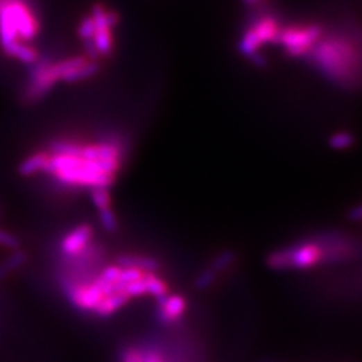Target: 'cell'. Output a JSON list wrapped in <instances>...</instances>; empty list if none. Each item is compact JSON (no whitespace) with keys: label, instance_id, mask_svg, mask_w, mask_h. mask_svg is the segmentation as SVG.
I'll list each match as a JSON object with an SVG mask.
<instances>
[{"label":"cell","instance_id":"cell-1","mask_svg":"<svg viewBox=\"0 0 362 362\" xmlns=\"http://www.w3.org/2000/svg\"><path fill=\"white\" fill-rule=\"evenodd\" d=\"M80 142L55 140L50 144L49 160L43 169L60 184L73 188H109L116 180L100 161L87 159L80 153Z\"/></svg>","mask_w":362,"mask_h":362},{"label":"cell","instance_id":"cell-2","mask_svg":"<svg viewBox=\"0 0 362 362\" xmlns=\"http://www.w3.org/2000/svg\"><path fill=\"white\" fill-rule=\"evenodd\" d=\"M40 31V23L21 0H0V44L6 54L23 63L38 60L35 49L26 42Z\"/></svg>","mask_w":362,"mask_h":362},{"label":"cell","instance_id":"cell-3","mask_svg":"<svg viewBox=\"0 0 362 362\" xmlns=\"http://www.w3.org/2000/svg\"><path fill=\"white\" fill-rule=\"evenodd\" d=\"M307 57L326 78L352 87L360 78V51L349 38L333 35L318 40Z\"/></svg>","mask_w":362,"mask_h":362},{"label":"cell","instance_id":"cell-4","mask_svg":"<svg viewBox=\"0 0 362 362\" xmlns=\"http://www.w3.org/2000/svg\"><path fill=\"white\" fill-rule=\"evenodd\" d=\"M87 60L90 58L77 55L60 60L57 63H40L33 71L27 97L31 101L40 100L57 82L63 80L71 70L77 69Z\"/></svg>","mask_w":362,"mask_h":362},{"label":"cell","instance_id":"cell-5","mask_svg":"<svg viewBox=\"0 0 362 362\" xmlns=\"http://www.w3.org/2000/svg\"><path fill=\"white\" fill-rule=\"evenodd\" d=\"M325 251L320 243H304L290 248L274 251L266 259V263L273 270H306L323 261Z\"/></svg>","mask_w":362,"mask_h":362},{"label":"cell","instance_id":"cell-6","mask_svg":"<svg viewBox=\"0 0 362 362\" xmlns=\"http://www.w3.org/2000/svg\"><path fill=\"white\" fill-rule=\"evenodd\" d=\"M322 37L323 28L320 24H290L287 27H281L278 44H281L287 55L301 58L307 57Z\"/></svg>","mask_w":362,"mask_h":362},{"label":"cell","instance_id":"cell-7","mask_svg":"<svg viewBox=\"0 0 362 362\" xmlns=\"http://www.w3.org/2000/svg\"><path fill=\"white\" fill-rule=\"evenodd\" d=\"M64 291L76 307L86 311H94L105 297L117 293L114 283L102 281L100 277L92 283L66 282Z\"/></svg>","mask_w":362,"mask_h":362},{"label":"cell","instance_id":"cell-8","mask_svg":"<svg viewBox=\"0 0 362 362\" xmlns=\"http://www.w3.org/2000/svg\"><path fill=\"white\" fill-rule=\"evenodd\" d=\"M94 21L96 31L93 37V43L98 57H106L113 51L114 40H113V28L119 24L120 18L116 11L105 8L102 4H94L90 14Z\"/></svg>","mask_w":362,"mask_h":362},{"label":"cell","instance_id":"cell-9","mask_svg":"<svg viewBox=\"0 0 362 362\" xmlns=\"http://www.w3.org/2000/svg\"><path fill=\"white\" fill-rule=\"evenodd\" d=\"M93 238V230L89 224H80L70 231L60 243V250L66 257H80L89 247Z\"/></svg>","mask_w":362,"mask_h":362},{"label":"cell","instance_id":"cell-10","mask_svg":"<svg viewBox=\"0 0 362 362\" xmlns=\"http://www.w3.org/2000/svg\"><path fill=\"white\" fill-rule=\"evenodd\" d=\"M250 28L252 30L255 38L261 43V47L264 44H277L278 43L281 24L275 18L263 17L261 19L254 21Z\"/></svg>","mask_w":362,"mask_h":362},{"label":"cell","instance_id":"cell-11","mask_svg":"<svg viewBox=\"0 0 362 362\" xmlns=\"http://www.w3.org/2000/svg\"><path fill=\"white\" fill-rule=\"evenodd\" d=\"M159 302L157 317L162 323H171L179 320L187 309V302L181 295H165Z\"/></svg>","mask_w":362,"mask_h":362},{"label":"cell","instance_id":"cell-12","mask_svg":"<svg viewBox=\"0 0 362 362\" xmlns=\"http://www.w3.org/2000/svg\"><path fill=\"white\" fill-rule=\"evenodd\" d=\"M116 261L121 268H137L144 273H156L161 267L156 258L142 255H120Z\"/></svg>","mask_w":362,"mask_h":362},{"label":"cell","instance_id":"cell-13","mask_svg":"<svg viewBox=\"0 0 362 362\" xmlns=\"http://www.w3.org/2000/svg\"><path fill=\"white\" fill-rule=\"evenodd\" d=\"M129 295L125 294L123 291H117L113 293L107 297H105L102 301L98 303V306L96 307V313L100 317H109L112 314H114L117 310H120L122 306H125L129 301Z\"/></svg>","mask_w":362,"mask_h":362},{"label":"cell","instance_id":"cell-14","mask_svg":"<svg viewBox=\"0 0 362 362\" xmlns=\"http://www.w3.org/2000/svg\"><path fill=\"white\" fill-rule=\"evenodd\" d=\"M49 160L47 152H38L27 157L26 160L21 161L19 165V173L23 176H31L38 172H43L46 164Z\"/></svg>","mask_w":362,"mask_h":362},{"label":"cell","instance_id":"cell-15","mask_svg":"<svg viewBox=\"0 0 362 362\" xmlns=\"http://www.w3.org/2000/svg\"><path fill=\"white\" fill-rule=\"evenodd\" d=\"M97 71H98V63H97L96 60H87L83 64L78 66L77 69L71 70V71L63 78V82L76 83V82L87 80V78H90V77H93Z\"/></svg>","mask_w":362,"mask_h":362},{"label":"cell","instance_id":"cell-16","mask_svg":"<svg viewBox=\"0 0 362 362\" xmlns=\"http://www.w3.org/2000/svg\"><path fill=\"white\" fill-rule=\"evenodd\" d=\"M142 279L145 282L148 294H152L156 300H160L162 297L168 295V287L160 278L155 275V273H144Z\"/></svg>","mask_w":362,"mask_h":362},{"label":"cell","instance_id":"cell-17","mask_svg":"<svg viewBox=\"0 0 362 362\" xmlns=\"http://www.w3.org/2000/svg\"><path fill=\"white\" fill-rule=\"evenodd\" d=\"M90 199L97 211H102L106 208H112V195L109 188L97 187L90 189Z\"/></svg>","mask_w":362,"mask_h":362},{"label":"cell","instance_id":"cell-18","mask_svg":"<svg viewBox=\"0 0 362 362\" xmlns=\"http://www.w3.org/2000/svg\"><path fill=\"white\" fill-rule=\"evenodd\" d=\"M353 144H354V136L349 132H337V133L331 135L329 139L330 148H333L336 150L349 149L350 146H353Z\"/></svg>","mask_w":362,"mask_h":362},{"label":"cell","instance_id":"cell-19","mask_svg":"<svg viewBox=\"0 0 362 362\" xmlns=\"http://www.w3.org/2000/svg\"><path fill=\"white\" fill-rule=\"evenodd\" d=\"M235 259H236V255H235L234 251H231V250L223 251L221 254H219V255L212 261L209 268L218 274V273H221L223 270H225L227 267H230V266L235 261Z\"/></svg>","mask_w":362,"mask_h":362},{"label":"cell","instance_id":"cell-20","mask_svg":"<svg viewBox=\"0 0 362 362\" xmlns=\"http://www.w3.org/2000/svg\"><path fill=\"white\" fill-rule=\"evenodd\" d=\"M27 259L24 252H15L12 257L8 258V261H4L3 264H0V279L4 278L8 273L14 271L15 268L20 267Z\"/></svg>","mask_w":362,"mask_h":362},{"label":"cell","instance_id":"cell-21","mask_svg":"<svg viewBox=\"0 0 362 362\" xmlns=\"http://www.w3.org/2000/svg\"><path fill=\"white\" fill-rule=\"evenodd\" d=\"M98 215H100V223L102 225V228L107 232H114L117 231V218L113 212L112 208H106V209H102L98 211Z\"/></svg>","mask_w":362,"mask_h":362},{"label":"cell","instance_id":"cell-22","mask_svg":"<svg viewBox=\"0 0 362 362\" xmlns=\"http://www.w3.org/2000/svg\"><path fill=\"white\" fill-rule=\"evenodd\" d=\"M94 31H96V26L90 15L80 20V26H78V35H80V40L83 42L93 40Z\"/></svg>","mask_w":362,"mask_h":362},{"label":"cell","instance_id":"cell-23","mask_svg":"<svg viewBox=\"0 0 362 362\" xmlns=\"http://www.w3.org/2000/svg\"><path fill=\"white\" fill-rule=\"evenodd\" d=\"M215 279H216V273L212 271V270L208 267V268L202 270L200 274L196 277V279H195V287H196L198 290H205V288H208V287L215 282Z\"/></svg>","mask_w":362,"mask_h":362},{"label":"cell","instance_id":"cell-24","mask_svg":"<svg viewBox=\"0 0 362 362\" xmlns=\"http://www.w3.org/2000/svg\"><path fill=\"white\" fill-rule=\"evenodd\" d=\"M122 291H123L125 294H128L129 298H133V297H141V295L148 294V290H146V286H145V282H144V279L132 282V283L123 286Z\"/></svg>","mask_w":362,"mask_h":362},{"label":"cell","instance_id":"cell-25","mask_svg":"<svg viewBox=\"0 0 362 362\" xmlns=\"http://www.w3.org/2000/svg\"><path fill=\"white\" fill-rule=\"evenodd\" d=\"M121 274V267L119 266H109L105 270H102L100 278L102 281L107 282V283H116L119 281Z\"/></svg>","mask_w":362,"mask_h":362},{"label":"cell","instance_id":"cell-26","mask_svg":"<svg viewBox=\"0 0 362 362\" xmlns=\"http://www.w3.org/2000/svg\"><path fill=\"white\" fill-rule=\"evenodd\" d=\"M122 362H144V356L135 347H128L122 352Z\"/></svg>","mask_w":362,"mask_h":362},{"label":"cell","instance_id":"cell-27","mask_svg":"<svg viewBox=\"0 0 362 362\" xmlns=\"http://www.w3.org/2000/svg\"><path fill=\"white\" fill-rule=\"evenodd\" d=\"M0 245L8 247V248H18L19 241L14 235H11L10 232L0 230Z\"/></svg>","mask_w":362,"mask_h":362},{"label":"cell","instance_id":"cell-28","mask_svg":"<svg viewBox=\"0 0 362 362\" xmlns=\"http://www.w3.org/2000/svg\"><path fill=\"white\" fill-rule=\"evenodd\" d=\"M361 211H362L361 207H360V205H357V207H356V208H354V209H352V211H350V215H349V216H350V219H352V221H361V216H362Z\"/></svg>","mask_w":362,"mask_h":362},{"label":"cell","instance_id":"cell-29","mask_svg":"<svg viewBox=\"0 0 362 362\" xmlns=\"http://www.w3.org/2000/svg\"><path fill=\"white\" fill-rule=\"evenodd\" d=\"M144 362H162L161 361L160 356L155 352H150V353H146L144 356Z\"/></svg>","mask_w":362,"mask_h":362},{"label":"cell","instance_id":"cell-30","mask_svg":"<svg viewBox=\"0 0 362 362\" xmlns=\"http://www.w3.org/2000/svg\"><path fill=\"white\" fill-rule=\"evenodd\" d=\"M248 6H257V4H259V1L261 0H244Z\"/></svg>","mask_w":362,"mask_h":362}]
</instances>
